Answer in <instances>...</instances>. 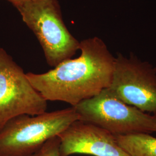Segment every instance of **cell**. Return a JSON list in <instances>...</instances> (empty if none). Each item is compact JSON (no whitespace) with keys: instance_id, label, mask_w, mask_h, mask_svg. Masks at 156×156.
I'll use <instances>...</instances> for the list:
<instances>
[{"instance_id":"3957f363","label":"cell","mask_w":156,"mask_h":156,"mask_svg":"<svg viewBox=\"0 0 156 156\" xmlns=\"http://www.w3.org/2000/svg\"><path fill=\"white\" fill-rule=\"evenodd\" d=\"M14 6L37 38L50 67L71 58L80 49V42L63 21L58 0H30Z\"/></svg>"},{"instance_id":"9c48e42d","label":"cell","mask_w":156,"mask_h":156,"mask_svg":"<svg viewBox=\"0 0 156 156\" xmlns=\"http://www.w3.org/2000/svg\"><path fill=\"white\" fill-rule=\"evenodd\" d=\"M61 140L58 136L48 140L39 151L30 156H60Z\"/></svg>"},{"instance_id":"7a4b0ae2","label":"cell","mask_w":156,"mask_h":156,"mask_svg":"<svg viewBox=\"0 0 156 156\" xmlns=\"http://www.w3.org/2000/svg\"><path fill=\"white\" fill-rule=\"evenodd\" d=\"M79 120L74 107L13 117L0 131V156H30Z\"/></svg>"},{"instance_id":"5b68a950","label":"cell","mask_w":156,"mask_h":156,"mask_svg":"<svg viewBox=\"0 0 156 156\" xmlns=\"http://www.w3.org/2000/svg\"><path fill=\"white\" fill-rule=\"evenodd\" d=\"M109 91L123 102L156 115V67L131 53H117Z\"/></svg>"},{"instance_id":"277c9868","label":"cell","mask_w":156,"mask_h":156,"mask_svg":"<svg viewBox=\"0 0 156 156\" xmlns=\"http://www.w3.org/2000/svg\"><path fill=\"white\" fill-rule=\"evenodd\" d=\"M73 107L79 120L103 128L115 135L156 133V115L123 102L107 89Z\"/></svg>"},{"instance_id":"6da1fadb","label":"cell","mask_w":156,"mask_h":156,"mask_svg":"<svg viewBox=\"0 0 156 156\" xmlns=\"http://www.w3.org/2000/svg\"><path fill=\"white\" fill-rule=\"evenodd\" d=\"M80 55L62 62L47 73H26L34 88L47 101H60L75 106L108 88L115 57L105 42L94 37L80 42Z\"/></svg>"},{"instance_id":"30bf717a","label":"cell","mask_w":156,"mask_h":156,"mask_svg":"<svg viewBox=\"0 0 156 156\" xmlns=\"http://www.w3.org/2000/svg\"><path fill=\"white\" fill-rule=\"evenodd\" d=\"M8 1H9L13 5H15L17 4L22 2L24 1H30V0H8Z\"/></svg>"},{"instance_id":"8992f818","label":"cell","mask_w":156,"mask_h":156,"mask_svg":"<svg viewBox=\"0 0 156 156\" xmlns=\"http://www.w3.org/2000/svg\"><path fill=\"white\" fill-rule=\"evenodd\" d=\"M47 101L35 89L22 68L0 47V131L10 119L44 113Z\"/></svg>"},{"instance_id":"52a82bcc","label":"cell","mask_w":156,"mask_h":156,"mask_svg":"<svg viewBox=\"0 0 156 156\" xmlns=\"http://www.w3.org/2000/svg\"><path fill=\"white\" fill-rule=\"evenodd\" d=\"M60 156L74 154L94 156H130L117 144L115 136L103 128L77 120L58 135Z\"/></svg>"},{"instance_id":"ba28073f","label":"cell","mask_w":156,"mask_h":156,"mask_svg":"<svg viewBox=\"0 0 156 156\" xmlns=\"http://www.w3.org/2000/svg\"><path fill=\"white\" fill-rule=\"evenodd\" d=\"M115 136L117 144L130 156H156V138L151 134Z\"/></svg>"}]
</instances>
